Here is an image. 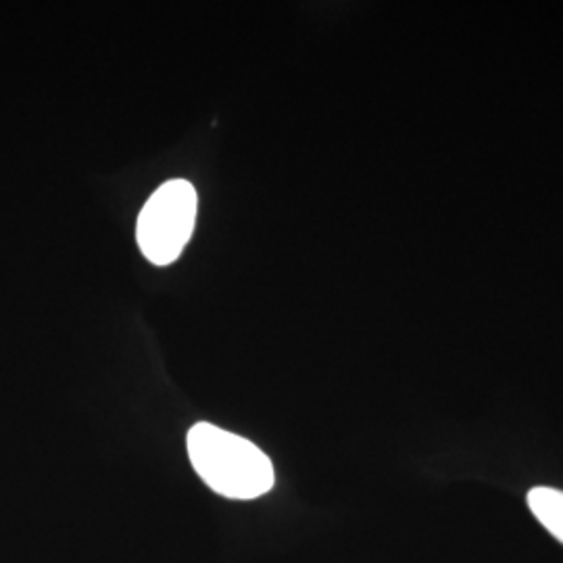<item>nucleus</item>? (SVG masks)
I'll return each instance as SVG.
<instances>
[{
  "label": "nucleus",
  "mask_w": 563,
  "mask_h": 563,
  "mask_svg": "<svg viewBox=\"0 0 563 563\" xmlns=\"http://www.w3.org/2000/svg\"><path fill=\"white\" fill-rule=\"evenodd\" d=\"M526 501L544 530L563 544V490L551 486H534Z\"/></svg>",
  "instance_id": "obj_3"
},
{
  "label": "nucleus",
  "mask_w": 563,
  "mask_h": 563,
  "mask_svg": "<svg viewBox=\"0 0 563 563\" xmlns=\"http://www.w3.org/2000/svg\"><path fill=\"white\" fill-rule=\"evenodd\" d=\"M186 444L192 467L218 495L251 501L274 488L276 474L269 457L239 434L199 422L190 428Z\"/></svg>",
  "instance_id": "obj_1"
},
{
  "label": "nucleus",
  "mask_w": 563,
  "mask_h": 563,
  "mask_svg": "<svg viewBox=\"0 0 563 563\" xmlns=\"http://www.w3.org/2000/svg\"><path fill=\"white\" fill-rule=\"evenodd\" d=\"M197 222V190L190 181L169 180L142 207L136 241L153 265L176 262L190 241Z\"/></svg>",
  "instance_id": "obj_2"
}]
</instances>
